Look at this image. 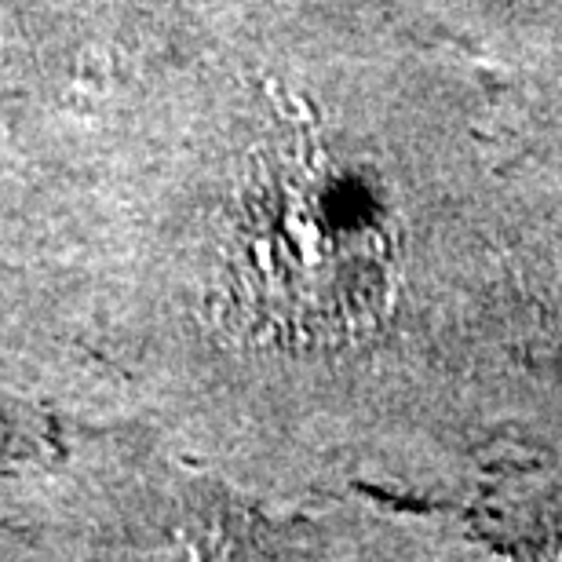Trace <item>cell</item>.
I'll return each mask as SVG.
<instances>
[{
    "instance_id": "obj_1",
    "label": "cell",
    "mask_w": 562,
    "mask_h": 562,
    "mask_svg": "<svg viewBox=\"0 0 562 562\" xmlns=\"http://www.w3.org/2000/svg\"><path fill=\"white\" fill-rule=\"evenodd\" d=\"M128 420V387L81 347L0 329V559L59 475L77 438Z\"/></svg>"
},
{
    "instance_id": "obj_2",
    "label": "cell",
    "mask_w": 562,
    "mask_h": 562,
    "mask_svg": "<svg viewBox=\"0 0 562 562\" xmlns=\"http://www.w3.org/2000/svg\"><path fill=\"white\" fill-rule=\"evenodd\" d=\"M19 52V11L15 0H0V99H4Z\"/></svg>"
}]
</instances>
